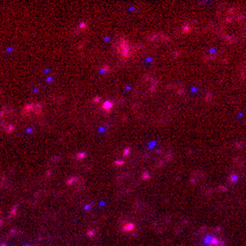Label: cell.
Segmentation results:
<instances>
[{
  "mask_svg": "<svg viewBox=\"0 0 246 246\" xmlns=\"http://www.w3.org/2000/svg\"><path fill=\"white\" fill-rule=\"evenodd\" d=\"M16 122H17V118H16V113L13 108L5 107L1 109L0 125L6 132H11L16 126Z\"/></svg>",
  "mask_w": 246,
  "mask_h": 246,
  "instance_id": "obj_1",
  "label": "cell"
},
{
  "mask_svg": "<svg viewBox=\"0 0 246 246\" xmlns=\"http://www.w3.org/2000/svg\"><path fill=\"white\" fill-rule=\"evenodd\" d=\"M22 118L33 123H38L42 118V106L39 104H29L22 111Z\"/></svg>",
  "mask_w": 246,
  "mask_h": 246,
  "instance_id": "obj_2",
  "label": "cell"
},
{
  "mask_svg": "<svg viewBox=\"0 0 246 246\" xmlns=\"http://www.w3.org/2000/svg\"><path fill=\"white\" fill-rule=\"evenodd\" d=\"M155 87L153 79H143L134 89V96L136 97H145L146 95H148L149 92L152 91Z\"/></svg>",
  "mask_w": 246,
  "mask_h": 246,
  "instance_id": "obj_3",
  "label": "cell"
}]
</instances>
